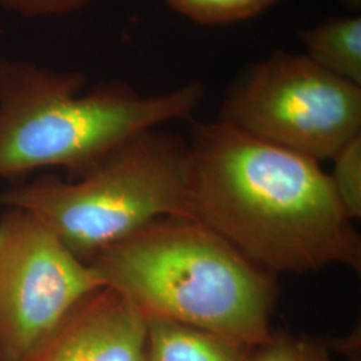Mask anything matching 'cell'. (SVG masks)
<instances>
[{
    "label": "cell",
    "mask_w": 361,
    "mask_h": 361,
    "mask_svg": "<svg viewBox=\"0 0 361 361\" xmlns=\"http://www.w3.org/2000/svg\"><path fill=\"white\" fill-rule=\"evenodd\" d=\"M188 143L193 217L265 271L361 269V237L320 162L216 119Z\"/></svg>",
    "instance_id": "obj_1"
},
{
    "label": "cell",
    "mask_w": 361,
    "mask_h": 361,
    "mask_svg": "<svg viewBox=\"0 0 361 361\" xmlns=\"http://www.w3.org/2000/svg\"><path fill=\"white\" fill-rule=\"evenodd\" d=\"M87 264L146 317L189 324L247 347L271 338L274 274L198 219H154Z\"/></svg>",
    "instance_id": "obj_2"
},
{
    "label": "cell",
    "mask_w": 361,
    "mask_h": 361,
    "mask_svg": "<svg viewBox=\"0 0 361 361\" xmlns=\"http://www.w3.org/2000/svg\"><path fill=\"white\" fill-rule=\"evenodd\" d=\"M0 58V178L62 168L74 177L149 130L188 118L205 89L192 80L145 95L122 82Z\"/></svg>",
    "instance_id": "obj_3"
},
{
    "label": "cell",
    "mask_w": 361,
    "mask_h": 361,
    "mask_svg": "<svg viewBox=\"0 0 361 361\" xmlns=\"http://www.w3.org/2000/svg\"><path fill=\"white\" fill-rule=\"evenodd\" d=\"M0 204L32 214L89 262L154 219H194L188 143L149 130L74 177L40 176L10 188Z\"/></svg>",
    "instance_id": "obj_4"
},
{
    "label": "cell",
    "mask_w": 361,
    "mask_h": 361,
    "mask_svg": "<svg viewBox=\"0 0 361 361\" xmlns=\"http://www.w3.org/2000/svg\"><path fill=\"white\" fill-rule=\"evenodd\" d=\"M219 118L322 162L360 135L361 86L304 54L277 52L233 85Z\"/></svg>",
    "instance_id": "obj_5"
},
{
    "label": "cell",
    "mask_w": 361,
    "mask_h": 361,
    "mask_svg": "<svg viewBox=\"0 0 361 361\" xmlns=\"http://www.w3.org/2000/svg\"><path fill=\"white\" fill-rule=\"evenodd\" d=\"M104 283L37 217L0 216V352L20 361L82 297Z\"/></svg>",
    "instance_id": "obj_6"
},
{
    "label": "cell",
    "mask_w": 361,
    "mask_h": 361,
    "mask_svg": "<svg viewBox=\"0 0 361 361\" xmlns=\"http://www.w3.org/2000/svg\"><path fill=\"white\" fill-rule=\"evenodd\" d=\"M147 317L102 285L82 297L20 361H145Z\"/></svg>",
    "instance_id": "obj_7"
},
{
    "label": "cell",
    "mask_w": 361,
    "mask_h": 361,
    "mask_svg": "<svg viewBox=\"0 0 361 361\" xmlns=\"http://www.w3.org/2000/svg\"><path fill=\"white\" fill-rule=\"evenodd\" d=\"M250 348L189 324L147 317L145 361H245Z\"/></svg>",
    "instance_id": "obj_8"
},
{
    "label": "cell",
    "mask_w": 361,
    "mask_h": 361,
    "mask_svg": "<svg viewBox=\"0 0 361 361\" xmlns=\"http://www.w3.org/2000/svg\"><path fill=\"white\" fill-rule=\"evenodd\" d=\"M302 52L314 65L361 86V18L334 16L300 32Z\"/></svg>",
    "instance_id": "obj_9"
},
{
    "label": "cell",
    "mask_w": 361,
    "mask_h": 361,
    "mask_svg": "<svg viewBox=\"0 0 361 361\" xmlns=\"http://www.w3.org/2000/svg\"><path fill=\"white\" fill-rule=\"evenodd\" d=\"M281 0H165L169 7L202 26H226L256 18Z\"/></svg>",
    "instance_id": "obj_10"
},
{
    "label": "cell",
    "mask_w": 361,
    "mask_h": 361,
    "mask_svg": "<svg viewBox=\"0 0 361 361\" xmlns=\"http://www.w3.org/2000/svg\"><path fill=\"white\" fill-rule=\"evenodd\" d=\"M334 352L324 338L273 329L268 341L249 349L245 361H335Z\"/></svg>",
    "instance_id": "obj_11"
},
{
    "label": "cell",
    "mask_w": 361,
    "mask_h": 361,
    "mask_svg": "<svg viewBox=\"0 0 361 361\" xmlns=\"http://www.w3.org/2000/svg\"><path fill=\"white\" fill-rule=\"evenodd\" d=\"M329 174L336 195L352 221L361 217V134L350 140L332 158Z\"/></svg>",
    "instance_id": "obj_12"
},
{
    "label": "cell",
    "mask_w": 361,
    "mask_h": 361,
    "mask_svg": "<svg viewBox=\"0 0 361 361\" xmlns=\"http://www.w3.org/2000/svg\"><path fill=\"white\" fill-rule=\"evenodd\" d=\"M92 0H0L6 11L25 18H47L77 13Z\"/></svg>",
    "instance_id": "obj_13"
},
{
    "label": "cell",
    "mask_w": 361,
    "mask_h": 361,
    "mask_svg": "<svg viewBox=\"0 0 361 361\" xmlns=\"http://www.w3.org/2000/svg\"><path fill=\"white\" fill-rule=\"evenodd\" d=\"M334 350L344 355L343 361H361L360 332H355L340 343H331Z\"/></svg>",
    "instance_id": "obj_14"
},
{
    "label": "cell",
    "mask_w": 361,
    "mask_h": 361,
    "mask_svg": "<svg viewBox=\"0 0 361 361\" xmlns=\"http://www.w3.org/2000/svg\"><path fill=\"white\" fill-rule=\"evenodd\" d=\"M344 6H347L350 11L359 10L361 6V0H341Z\"/></svg>",
    "instance_id": "obj_15"
},
{
    "label": "cell",
    "mask_w": 361,
    "mask_h": 361,
    "mask_svg": "<svg viewBox=\"0 0 361 361\" xmlns=\"http://www.w3.org/2000/svg\"><path fill=\"white\" fill-rule=\"evenodd\" d=\"M0 361H4L3 360V356H1V352H0Z\"/></svg>",
    "instance_id": "obj_16"
}]
</instances>
